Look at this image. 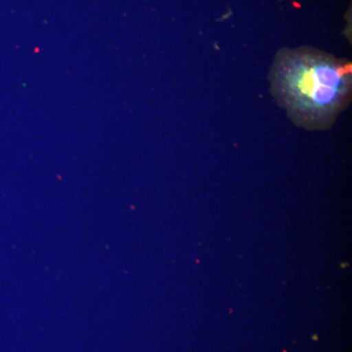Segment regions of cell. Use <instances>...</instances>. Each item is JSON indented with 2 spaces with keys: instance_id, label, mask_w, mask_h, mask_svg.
I'll return each mask as SVG.
<instances>
[{
  "instance_id": "1",
  "label": "cell",
  "mask_w": 352,
  "mask_h": 352,
  "mask_svg": "<svg viewBox=\"0 0 352 352\" xmlns=\"http://www.w3.org/2000/svg\"><path fill=\"white\" fill-rule=\"evenodd\" d=\"M351 68L311 48L284 50L271 68L272 94L295 124L310 131L332 126L349 106Z\"/></svg>"
}]
</instances>
